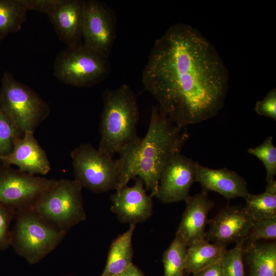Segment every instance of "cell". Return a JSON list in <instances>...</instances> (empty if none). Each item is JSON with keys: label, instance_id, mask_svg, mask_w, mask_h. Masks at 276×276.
I'll return each instance as SVG.
<instances>
[{"label": "cell", "instance_id": "d6a6232c", "mask_svg": "<svg viewBox=\"0 0 276 276\" xmlns=\"http://www.w3.org/2000/svg\"><path fill=\"white\" fill-rule=\"evenodd\" d=\"M0 39H1L0 38Z\"/></svg>", "mask_w": 276, "mask_h": 276}, {"label": "cell", "instance_id": "4dcf8cb0", "mask_svg": "<svg viewBox=\"0 0 276 276\" xmlns=\"http://www.w3.org/2000/svg\"><path fill=\"white\" fill-rule=\"evenodd\" d=\"M193 276H223L220 260L193 274Z\"/></svg>", "mask_w": 276, "mask_h": 276}, {"label": "cell", "instance_id": "f1b7e54d", "mask_svg": "<svg viewBox=\"0 0 276 276\" xmlns=\"http://www.w3.org/2000/svg\"><path fill=\"white\" fill-rule=\"evenodd\" d=\"M255 110L260 116L267 117L276 121L275 88L269 91L263 99L257 102Z\"/></svg>", "mask_w": 276, "mask_h": 276}, {"label": "cell", "instance_id": "484cf974", "mask_svg": "<svg viewBox=\"0 0 276 276\" xmlns=\"http://www.w3.org/2000/svg\"><path fill=\"white\" fill-rule=\"evenodd\" d=\"M244 240L236 243L232 249H226L222 255L220 262L223 276H244L242 254Z\"/></svg>", "mask_w": 276, "mask_h": 276}, {"label": "cell", "instance_id": "ffe728a7", "mask_svg": "<svg viewBox=\"0 0 276 276\" xmlns=\"http://www.w3.org/2000/svg\"><path fill=\"white\" fill-rule=\"evenodd\" d=\"M226 247L212 244L205 239L188 247L185 271L193 274L221 259Z\"/></svg>", "mask_w": 276, "mask_h": 276}, {"label": "cell", "instance_id": "9c48e42d", "mask_svg": "<svg viewBox=\"0 0 276 276\" xmlns=\"http://www.w3.org/2000/svg\"><path fill=\"white\" fill-rule=\"evenodd\" d=\"M57 181L19 170H0V202L15 212L31 210Z\"/></svg>", "mask_w": 276, "mask_h": 276}, {"label": "cell", "instance_id": "7402d4cb", "mask_svg": "<svg viewBox=\"0 0 276 276\" xmlns=\"http://www.w3.org/2000/svg\"><path fill=\"white\" fill-rule=\"evenodd\" d=\"M28 9L21 0H0V38L19 31L27 18Z\"/></svg>", "mask_w": 276, "mask_h": 276}, {"label": "cell", "instance_id": "277c9868", "mask_svg": "<svg viewBox=\"0 0 276 276\" xmlns=\"http://www.w3.org/2000/svg\"><path fill=\"white\" fill-rule=\"evenodd\" d=\"M82 187L75 179H62L45 192L32 209L48 224L67 234L86 218Z\"/></svg>", "mask_w": 276, "mask_h": 276}, {"label": "cell", "instance_id": "3957f363", "mask_svg": "<svg viewBox=\"0 0 276 276\" xmlns=\"http://www.w3.org/2000/svg\"><path fill=\"white\" fill-rule=\"evenodd\" d=\"M103 100L98 149L113 157L122 153L140 140L137 133L139 109L136 96L127 84L105 90Z\"/></svg>", "mask_w": 276, "mask_h": 276}, {"label": "cell", "instance_id": "9a60e30c", "mask_svg": "<svg viewBox=\"0 0 276 276\" xmlns=\"http://www.w3.org/2000/svg\"><path fill=\"white\" fill-rule=\"evenodd\" d=\"M176 235L179 236L188 247L191 244L205 239L208 215L214 205L202 191L194 196H189Z\"/></svg>", "mask_w": 276, "mask_h": 276}, {"label": "cell", "instance_id": "5bb4252c", "mask_svg": "<svg viewBox=\"0 0 276 276\" xmlns=\"http://www.w3.org/2000/svg\"><path fill=\"white\" fill-rule=\"evenodd\" d=\"M26 131L16 142L11 152L0 157L6 165H14L19 170L32 175H46L51 169L50 161L44 150L34 135Z\"/></svg>", "mask_w": 276, "mask_h": 276}, {"label": "cell", "instance_id": "cb8c5ba5", "mask_svg": "<svg viewBox=\"0 0 276 276\" xmlns=\"http://www.w3.org/2000/svg\"><path fill=\"white\" fill-rule=\"evenodd\" d=\"M249 154L259 158L263 164L266 172L267 182L274 180L276 175V148L273 138L269 136L260 145L248 149Z\"/></svg>", "mask_w": 276, "mask_h": 276}, {"label": "cell", "instance_id": "30bf717a", "mask_svg": "<svg viewBox=\"0 0 276 276\" xmlns=\"http://www.w3.org/2000/svg\"><path fill=\"white\" fill-rule=\"evenodd\" d=\"M83 44L108 58L116 37L115 17L104 3L83 1L81 26Z\"/></svg>", "mask_w": 276, "mask_h": 276}, {"label": "cell", "instance_id": "603a6c76", "mask_svg": "<svg viewBox=\"0 0 276 276\" xmlns=\"http://www.w3.org/2000/svg\"><path fill=\"white\" fill-rule=\"evenodd\" d=\"M188 246L175 235V238L163 255L164 276H183L187 263Z\"/></svg>", "mask_w": 276, "mask_h": 276}, {"label": "cell", "instance_id": "ba28073f", "mask_svg": "<svg viewBox=\"0 0 276 276\" xmlns=\"http://www.w3.org/2000/svg\"><path fill=\"white\" fill-rule=\"evenodd\" d=\"M2 84L0 104L5 112L21 134L34 132L50 113L48 104L9 73L4 75Z\"/></svg>", "mask_w": 276, "mask_h": 276}, {"label": "cell", "instance_id": "52a82bcc", "mask_svg": "<svg viewBox=\"0 0 276 276\" xmlns=\"http://www.w3.org/2000/svg\"><path fill=\"white\" fill-rule=\"evenodd\" d=\"M108 58L86 47L83 43L67 46L57 56L54 76L61 82L86 87L96 85L108 75Z\"/></svg>", "mask_w": 276, "mask_h": 276}, {"label": "cell", "instance_id": "6da1fadb", "mask_svg": "<svg viewBox=\"0 0 276 276\" xmlns=\"http://www.w3.org/2000/svg\"><path fill=\"white\" fill-rule=\"evenodd\" d=\"M228 78L213 45L196 29L178 22L155 41L142 82L160 110L176 125L186 127L218 114Z\"/></svg>", "mask_w": 276, "mask_h": 276}, {"label": "cell", "instance_id": "836d02e7", "mask_svg": "<svg viewBox=\"0 0 276 276\" xmlns=\"http://www.w3.org/2000/svg\"><path fill=\"white\" fill-rule=\"evenodd\" d=\"M184 276V275H183Z\"/></svg>", "mask_w": 276, "mask_h": 276}, {"label": "cell", "instance_id": "f546056e", "mask_svg": "<svg viewBox=\"0 0 276 276\" xmlns=\"http://www.w3.org/2000/svg\"><path fill=\"white\" fill-rule=\"evenodd\" d=\"M58 0H21L28 10L43 12L46 14Z\"/></svg>", "mask_w": 276, "mask_h": 276}, {"label": "cell", "instance_id": "e0dca14e", "mask_svg": "<svg viewBox=\"0 0 276 276\" xmlns=\"http://www.w3.org/2000/svg\"><path fill=\"white\" fill-rule=\"evenodd\" d=\"M196 182L200 184L202 191L217 192L228 200L236 197L245 199L249 193L244 179L225 168L211 169L198 163Z\"/></svg>", "mask_w": 276, "mask_h": 276}, {"label": "cell", "instance_id": "7a4b0ae2", "mask_svg": "<svg viewBox=\"0 0 276 276\" xmlns=\"http://www.w3.org/2000/svg\"><path fill=\"white\" fill-rule=\"evenodd\" d=\"M189 137L186 127L174 124L157 105L151 110L145 135L119 155L123 168V187L136 177L156 197L160 174L167 164L180 153Z\"/></svg>", "mask_w": 276, "mask_h": 276}, {"label": "cell", "instance_id": "8fae6325", "mask_svg": "<svg viewBox=\"0 0 276 276\" xmlns=\"http://www.w3.org/2000/svg\"><path fill=\"white\" fill-rule=\"evenodd\" d=\"M198 164L180 153L174 157L160 174L156 198L164 203L185 201L196 182Z\"/></svg>", "mask_w": 276, "mask_h": 276}, {"label": "cell", "instance_id": "7c38bea8", "mask_svg": "<svg viewBox=\"0 0 276 276\" xmlns=\"http://www.w3.org/2000/svg\"><path fill=\"white\" fill-rule=\"evenodd\" d=\"M254 222L245 206H227L208 221L209 227L205 239L215 245L226 247L244 240Z\"/></svg>", "mask_w": 276, "mask_h": 276}, {"label": "cell", "instance_id": "d6986e66", "mask_svg": "<svg viewBox=\"0 0 276 276\" xmlns=\"http://www.w3.org/2000/svg\"><path fill=\"white\" fill-rule=\"evenodd\" d=\"M135 224L117 237L110 244L106 264L100 276H114L132 264L133 250L132 238Z\"/></svg>", "mask_w": 276, "mask_h": 276}, {"label": "cell", "instance_id": "4fadbf2b", "mask_svg": "<svg viewBox=\"0 0 276 276\" xmlns=\"http://www.w3.org/2000/svg\"><path fill=\"white\" fill-rule=\"evenodd\" d=\"M135 178L133 186L116 190L110 198L111 211L121 222L130 225L146 221L153 213L152 197L146 193L143 181Z\"/></svg>", "mask_w": 276, "mask_h": 276}, {"label": "cell", "instance_id": "2e32d148", "mask_svg": "<svg viewBox=\"0 0 276 276\" xmlns=\"http://www.w3.org/2000/svg\"><path fill=\"white\" fill-rule=\"evenodd\" d=\"M83 1L58 0L47 14L59 39L67 46L82 43Z\"/></svg>", "mask_w": 276, "mask_h": 276}, {"label": "cell", "instance_id": "ac0fdd59", "mask_svg": "<svg viewBox=\"0 0 276 276\" xmlns=\"http://www.w3.org/2000/svg\"><path fill=\"white\" fill-rule=\"evenodd\" d=\"M244 276H276V244L244 240Z\"/></svg>", "mask_w": 276, "mask_h": 276}, {"label": "cell", "instance_id": "8992f818", "mask_svg": "<svg viewBox=\"0 0 276 276\" xmlns=\"http://www.w3.org/2000/svg\"><path fill=\"white\" fill-rule=\"evenodd\" d=\"M11 245L30 264L39 262L62 241L66 234L48 224L35 211L16 212Z\"/></svg>", "mask_w": 276, "mask_h": 276}, {"label": "cell", "instance_id": "83f0119b", "mask_svg": "<svg viewBox=\"0 0 276 276\" xmlns=\"http://www.w3.org/2000/svg\"><path fill=\"white\" fill-rule=\"evenodd\" d=\"M15 214V211L0 202V250H5L11 245L10 225Z\"/></svg>", "mask_w": 276, "mask_h": 276}, {"label": "cell", "instance_id": "1f68e13d", "mask_svg": "<svg viewBox=\"0 0 276 276\" xmlns=\"http://www.w3.org/2000/svg\"><path fill=\"white\" fill-rule=\"evenodd\" d=\"M114 276H145L143 272L133 263L124 271Z\"/></svg>", "mask_w": 276, "mask_h": 276}, {"label": "cell", "instance_id": "5b68a950", "mask_svg": "<svg viewBox=\"0 0 276 276\" xmlns=\"http://www.w3.org/2000/svg\"><path fill=\"white\" fill-rule=\"evenodd\" d=\"M75 178L82 188L100 193L122 188L121 160L106 155L91 144H82L71 153Z\"/></svg>", "mask_w": 276, "mask_h": 276}, {"label": "cell", "instance_id": "4316f807", "mask_svg": "<svg viewBox=\"0 0 276 276\" xmlns=\"http://www.w3.org/2000/svg\"><path fill=\"white\" fill-rule=\"evenodd\" d=\"M276 218L255 221L244 240L257 241L261 239L275 240Z\"/></svg>", "mask_w": 276, "mask_h": 276}, {"label": "cell", "instance_id": "d4e9b609", "mask_svg": "<svg viewBox=\"0 0 276 276\" xmlns=\"http://www.w3.org/2000/svg\"><path fill=\"white\" fill-rule=\"evenodd\" d=\"M22 135L0 104V157L10 153Z\"/></svg>", "mask_w": 276, "mask_h": 276}, {"label": "cell", "instance_id": "44dd1931", "mask_svg": "<svg viewBox=\"0 0 276 276\" xmlns=\"http://www.w3.org/2000/svg\"><path fill=\"white\" fill-rule=\"evenodd\" d=\"M246 205L255 221L276 218V181L267 182L265 191L260 194L249 193Z\"/></svg>", "mask_w": 276, "mask_h": 276}]
</instances>
